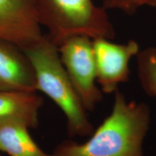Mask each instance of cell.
Returning a JSON list of instances; mask_svg holds the SVG:
<instances>
[{"label":"cell","instance_id":"cell-1","mask_svg":"<svg viewBox=\"0 0 156 156\" xmlns=\"http://www.w3.org/2000/svg\"><path fill=\"white\" fill-rule=\"evenodd\" d=\"M151 111L144 102L127 101L114 93L111 114L84 143L65 140L56 146L54 156H144L143 142L150 129Z\"/></svg>","mask_w":156,"mask_h":156},{"label":"cell","instance_id":"cell-2","mask_svg":"<svg viewBox=\"0 0 156 156\" xmlns=\"http://www.w3.org/2000/svg\"><path fill=\"white\" fill-rule=\"evenodd\" d=\"M23 51L34 69L37 90L51 99L65 116L68 136H90L94 126L64 69L58 46L44 36Z\"/></svg>","mask_w":156,"mask_h":156},{"label":"cell","instance_id":"cell-3","mask_svg":"<svg viewBox=\"0 0 156 156\" xmlns=\"http://www.w3.org/2000/svg\"><path fill=\"white\" fill-rule=\"evenodd\" d=\"M39 21L48 37L58 46L73 36L113 40L116 33L103 7L93 0H34Z\"/></svg>","mask_w":156,"mask_h":156},{"label":"cell","instance_id":"cell-4","mask_svg":"<svg viewBox=\"0 0 156 156\" xmlns=\"http://www.w3.org/2000/svg\"><path fill=\"white\" fill-rule=\"evenodd\" d=\"M60 58L76 93L87 112H92L103 100V92L96 85V67L93 39L77 35L58 46Z\"/></svg>","mask_w":156,"mask_h":156},{"label":"cell","instance_id":"cell-5","mask_svg":"<svg viewBox=\"0 0 156 156\" xmlns=\"http://www.w3.org/2000/svg\"><path fill=\"white\" fill-rule=\"evenodd\" d=\"M93 47L97 83L103 93H114L120 84L129 80V62L140 52V45L134 40L116 44L110 39L98 38L93 39Z\"/></svg>","mask_w":156,"mask_h":156},{"label":"cell","instance_id":"cell-6","mask_svg":"<svg viewBox=\"0 0 156 156\" xmlns=\"http://www.w3.org/2000/svg\"><path fill=\"white\" fill-rule=\"evenodd\" d=\"M34 0H0V39L25 50L44 36Z\"/></svg>","mask_w":156,"mask_h":156},{"label":"cell","instance_id":"cell-7","mask_svg":"<svg viewBox=\"0 0 156 156\" xmlns=\"http://www.w3.org/2000/svg\"><path fill=\"white\" fill-rule=\"evenodd\" d=\"M0 90L37 91L32 64L23 49L0 39Z\"/></svg>","mask_w":156,"mask_h":156},{"label":"cell","instance_id":"cell-8","mask_svg":"<svg viewBox=\"0 0 156 156\" xmlns=\"http://www.w3.org/2000/svg\"><path fill=\"white\" fill-rule=\"evenodd\" d=\"M29 129L20 119L0 118V151L9 156H54L41 149L31 137Z\"/></svg>","mask_w":156,"mask_h":156},{"label":"cell","instance_id":"cell-9","mask_svg":"<svg viewBox=\"0 0 156 156\" xmlns=\"http://www.w3.org/2000/svg\"><path fill=\"white\" fill-rule=\"evenodd\" d=\"M42 105V98L36 93L0 90V118L16 117L30 128H36Z\"/></svg>","mask_w":156,"mask_h":156},{"label":"cell","instance_id":"cell-10","mask_svg":"<svg viewBox=\"0 0 156 156\" xmlns=\"http://www.w3.org/2000/svg\"><path fill=\"white\" fill-rule=\"evenodd\" d=\"M136 58V73L142 90L148 96L156 98V47L140 50Z\"/></svg>","mask_w":156,"mask_h":156},{"label":"cell","instance_id":"cell-11","mask_svg":"<svg viewBox=\"0 0 156 156\" xmlns=\"http://www.w3.org/2000/svg\"><path fill=\"white\" fill-rule=\"evenodd\" d=\"M102 7L107 9H117L127 15H133L142 7V0H103Z\"/></svg>","mask_w":156,"mask_h":156},{"label":"cell","instance_id":"cell-12","mask_svg":"<svg viewBox=\"0 0 156 156\" xmlns=\"http://www.w3.org/2000/svg\"><path fill=\"white\" fill-rule=\"evenodd\" d=\"M142 6H148L156 8V0H142Z\"/></svg>","mask_w":156,"mask_h":156}]
</instances>
